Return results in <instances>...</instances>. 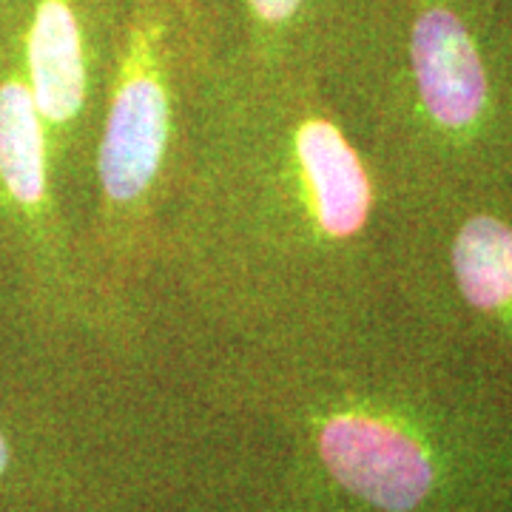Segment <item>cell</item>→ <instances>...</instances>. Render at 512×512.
Returning <instances> with one entry per match:
<instances>
[{"mask_svg":"<svg viewBox=\"0 0 512 512\" xmlns=\"http://www.w3.org/2000/svg\"><path fill=\"white\" fill-rule=\"evenodd\" d=\"M390 202L322 80L234 46L197 111L154 279L231 359L336 348L384 322Z\"/></svg>","mask_w":512,"mask_h":512,"instance_id":"1","label":"cell"},{"mask_svg":"<svg viewBox=\"0 0 512 512\" xmlns=\"http://www.w3.org/2000/svg\"><path fill=\"white\" fill-rule=\"evenodd\" d=\"M222 55L205 0H126L80 228L86 328L97 336L143 330L165 211Z\"/></svg>","mask_w":512,"mask_h":512,"instance_id":"2","label":"cell"},{"mask_svg":"<svg viewBox=\"0 0 512 512\" xmlns=\"http://www.w3.org/2000/svg\"><path fill=\"white\" fill-rule=\"evenodd\" d=\"M123 6L126 0L117 9L106 3L89 15L80 0H37L23 40V80L46 128L55 168L89 188V197Z\"/></svg>","mask_w":512,"mask_h":512,"instance_id":"3","label":"cell"},{"mask_svg":"<svg viewBox=\"0 0 512 512\" xmlns=\"http://www.w3.org/2000/svg\"><path fill=\"white\" fill-rule=\"evenodd\" d=\"M242 15L237 49L330 86L359 35L365 6L362 0H242Z\"/></svg>","mask_w":512,"mask_h":512,"instance_id":"4","label":"cell"},{"mask_svg":"<svg viewBox=\"0 0 512 512\" xmlns=\"http://www.w3.org/2000/svg\"><path fill=\"white\" fill-rule=\"evenodd\" d=\"M6 464H9V450H6V441L0 436V473L6 470Z\"/></svg>","mask_w":512,"mask_h":512,"instance_id":"5","label":"cell"}]
</instances>
